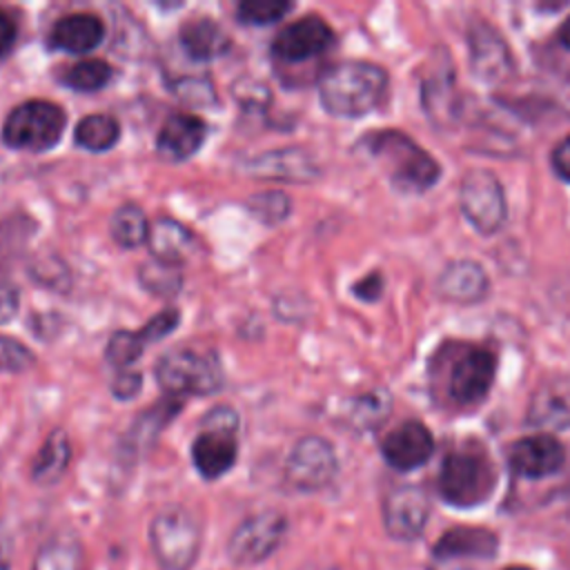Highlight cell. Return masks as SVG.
<instances>
[{
	"instance_id": "6da1fadb",
	"label": "cell",
	"mask_w": 570,
	"mask_h": 570,
	"mask_svg": "<svg viewBox=\"0 0 570 570\" xmlns=\"http://www.w3.org/2000/svg\"><path fill=\"white\" fill-rule=\"evenodd\" d=\"M497 372V358L476 343H448L434 358V390L448 405L474 407L485 401Z\"/></svg>"
},
{
	"instance_id": "f1b7e54d",
	"label": "cell",
	"mask_w": 570,
	"mask_h": 570,
	"mask_svg": "<svg viewBox=\"0 0 570 570\" xmlns=\"http://www.w3.org/2000/svg\"><path fill=\"white\" fill-rule=\"evenodd\" d=\"M109 232L111 238L125 247V249H134L138 245H142L149 238V223L145 212L134 205V203H125L120 205L114 214H111V223H109Z\"/></svg>"
},
{
	"instance_id": "f35d334b",
	"label": "cell",
	"mask_w": 570,
	"mask_h": 570,
	"mask_svg": "<svg viewBox=\"0 0 570 570\" xmlns=\"http://www.w3.org/2000/svg\"><path fill=\"white\" fill-rule=\"evenodd\" d=\"M352 292H354V296H358L365 303L376 301L381 296V292H383V276H381V272H370L365 278L356 281Z\"/></svg>"
},
{
	"instance_id": "83f0119b",
	"label": "cell",
	"mask_w": 570,
	"mask_h": 570,
	"mask_svg": "<svg viewBox=\"0 0 570 570\" xmlns=\"http://www.w3.org/2000/svg\"><path fill=\"white\" fill-rule=\"evenodd\" d=\"M73 138L87 151H107L118 142L120 125L107 114H89L76 125Z\"/></svg>"
},
{
	"instance_id": "d6a6232c",
	"label": "cell",
	"mask_w": 570,
	"mask_h": 570,
	"mask_svg": "<svg viewBox=\"0 0 570 570\" xmlns=\"http://www.w3.org/2000/svg\"><path fill=\"white\" fill-rule=\"evenodd\" d=\"M292 9V2L285 0H245L236 7V18L243 24L265 27L281 20Z\"/></svg>"
},
{
	"instance_id": "f546056e",
	"label": "cell",
	"mask_w": 570,
	"mask_h": 570,
	"mask_svg": "<svg viewBox=\"0 0 570 570\" xmlns=\"http://www.w3.org/2000/svg\"><path fill=\"white\" fill-rule=\"evenodd\" d=\"M138 281L147 292L156 296H174L183 285V272L180 265L151 258L140 265Z\"/></svg>"
},
{
	"instance_id": "d6986e66",
	"label": "cell",
	"mask_w": 570,
	"mask_h": 570,
	"mask_svg": "<svg viewBox=\"0 0 570 570\" xmlns=\"http://www.w3.org/2000/svg\"><path fill=\"white\" fill-rule=\"evenodd\" d=\"M528 423L537 428H570V376H552L543 381L528 405Z\"/></svg>"
},
{
	"instance_id": "52a82bcc",
	"label": "cell",
	"mask_w": 570,
	"mask_h": 570,
	"mask_svg": "<svg viewBox=\"0 0 570 570\" xmlns=\"http://www.w3.org/2000/svg\"><path fill=\"white\" fill-rule=\"evenodd\" d=\"M65 111L49 100H27L7 116L2 140L11 149L47 151L58 145L65 131Z\"/></svg>"
},
{
	"instance_id": "3957f363",
	"label": "cell",
	"mask_w": 570,
	"mask_h": 570,
	"mask_svg": "<svg viewBox=\"0 0 570 570\" xmlns=\"http://www.w3.org/2000/svg\"><path fill=\"white\" fill-rule=\"evenodd\" d=\"M361 142L387 169L394 187L401 191L421 194L430 189L441 176L439 163L403 131H370L361 138Z\"/></svg>"
},
{
	"instance_id": "e0dca14e",
	"label": "cell",
	"mask_w": 570,
	"mask_h": 570,
	"mask_svg": "<svg viewBox=\"0 0 570 570\" xmlns=\"http://www.w3.org/2000/svg\"><path fill=\"white\" fill-rule=\"evenodd\" d=\"M470 60L472 69L483 80H501L512 69V56L497 29L488 22H476L470 29Z\"/></svg>"
},
{
	"instance_id": "4316f807",
	"label": "cell",
	"mask_w": 570,
	"mask_h": 570,
	"mask_svg": "<svg viewBox=\"0 0 570 570\" xmlns=\"http://www.w3.org/2000/svg\"><path fill=\"white\" fill-rule=\"evenodd\" d=\"M183 399L167 394L160 399L154 407H149L134 425L129 432V450L140 452L154 443V439L160 434V430L180 412Z\"/></svg>"
},
{
	"instance_id": "5b68a950",
	"label": "cell",
	"mask_w": 570,
	"mask_h": 570,
	"mask_svg": "<svg viewBox=\"0 0 570 570\" xmlns=\"http://www.w3.org/2000/svg\"><path fill=\"white\" fill-rule=\"evenodd\" d=\"M200 546V521L183 505L163 508L149 523V550L163 570H191Z\"/></svg>"
},
{
	"instance_id": "74e56055",
	"label": "cell",
	"mask_w": 570,
	"mask_h": 570,
	"mask_svg": "<svg viewBox=\"0 0 570 570\" xmlns=\"http://www.w3.org/2000/svg\"><path fill=\"white\" fill-rule=\"evenodd\" d=\"M140 385H142V374L140 372L122 370L111 381V394L118 401H129V399H134L140 392Z\"/></svg>"
},
{
	"instance_id": "ab89813d",
	"label": "cell",
	"mask_w": 570,
	"mask_h": 570,
	"mask_svg": "<svg viewBox=\"0 0 570 570\" xmlns=\"http://www.w3.org/2000/svg\"><path fill=\"white\" fill-rule=\"evenodd\" d=\"M550 165H552L554 174H557L561 180L570 183V136H566V138L552 149V154H550Z\"/></svg>"
},
{
	"instance_id": "e575fe53",
	"label": "cell",
	"mask_w": 570,
	"mask_h": 570,
	"mask_svg": "<svg viewBox=\"0 0 570 570\" xmlns=\"http://www.w3.org/2000/svg\"><path fill=\"white\" fill-rule=\"evenodd\" d=\"M33 365V352L11 336H0V372H24Z\"/></svg>"
},
{
	"instance_id": "4dcf8cb0",
	"label": "cell",
	"mask_w": 570,
	"mask_h": 570,
	"mask_svg": "<svg viewBox=\"0 0 570 570\" xmlns=\"http://www.w3.org/2000/svg\"><path fill=\"white\" fill-rule=\"evenodd\" d=\"M114 76V69L109 62L100 58H87L67 69L62 76V82L76 91H98L102 89Z\"/></svg>"
},
{
	"instance_id": "1f68e13d",
	"label": "cell",
	"mask_w": 570,
	"mask_h": 570,
	"mask_svg": "<svg viewBox=\"0 0 570 570\" xmlns=\"http://www.w3.org/2000/svg\"><path fill=\"white\" fill-rule=\"evenodd\" d=\"M149 343L151 341L147 338L142 327L136 330V332H131V330L114 332L109 343H107V350H105L107 363L114 365V367H127V365H131L134 361H138L142 356V352Z\"/></svg>"
},
{
	"instance_id": "7402d4cb",
	"label": "cell",
	"mask_w": 570,
	"mask_h": 570,
	"mask_svg": "<svg viewBox=\"0 0 570 570\" xmlns=\"http://www.w3.org/2000/svg\"><path fill=\"white\" fill-rule=\"evenodd\" d=\"M105 24L94 13H69L51 29V47L67 53H87L102 42Z\"/></svg>"
},
{
	"instance_id": "603a6c76",
	"label": "cell",
	"mask_w": 570,
	"mask_h": 570,
	"mask_svg": "<svg viewBox=\"0 0 570 570\" xmlns=\"http://www.w3.org/2000/svg\"><path fill=\"white\" fill-rule=\"evenodd\" d=\"M147 243H149L154 258L174 263V265H183L196 252V238H194L191 229H187L178 220L165 218V216L156 218L149 225Z\"/></svg>"
},
{
	"instance_id": "5bb4252c",
	"label": "cell",
	"mask_w": 570,
	"mask_h": 570,
	"mask_svg": "<svg viewBox=\"0 0 570 570\" xmlns=\"http://www.w3.org/2000/svg\"><path fill=\"white\" fill-rule=\"evenodd\" d=\"M566 461L563 445L552 434H530L512 443L508 452L510 468L523 479H543L561 470Z\"/></svg>"
},
{
	"instance_id": "7bdbcfd3",
	"label": "cell",
	"mask_w": 570,
	"mask_h": 570,
	"mask_svg": "<svg viewBox=\"0 0 570 570\" xmlns=\"http://www.w3.org/2000/svg\"><path fill=\"white\" fill-rule=\"evenodd\" d=\"M430 570H472L468 563H456V561H439V559H432L430 563Z\"/></svg>"
},
{
	"instance_id": "9a60e30c",
	"label": "cell",
	"mask_w": 570,
	"mask_h": 570,
	"mask_svg": "<svg viewBox=\"0 0 570 570\" xmlns=\"http://www.w3.org/2000/svg\"><path fill=\"white\" fill-rule=\"evenodd\" d=\"M434 452V436L421 421H405L381 441L383 459L401 472L421 468Z\"/></svg>"
},
{
	"instance_id": "484cf974",
	"label": "cell",
	"mask_w": 570,
	"mask_h": 570,
	"mask_svg": "<svg viewBox=\"0 0 570 570\" xmlns=\"http://www.w3.org/2000/svg\"><path fill=\"white\" fill-rule=\"evenodd\" d=\"M31 570H82V543L71 532L47 539L31 563Z\"/></svg>"
},
{
	"instance_id": "ee69618b",
	"label": "cell",
	"mask_w": 570,
	"mask_h": 570,
	"mask_svg": "<svg viewBox=\"0 0 570 570\" xmlns=\"http://www.w3.org/2000/svg\"><path fill=\"white\" fill-rule=\"evenodd\" d=\"M559 42L570 51V18H566V22L559 27Z\"/></svg>"
},
{
	"instance_id": "cb8c5ba5",
	"label": "cell",
	"mask_w": 570,
	"mask_h": 570,
	"mask_svg": "<svg viewBox=\"0 0 570 570\" xmlns=\"http://www.w3.org/2000/svg\"><path fill=\"white\" fill-rule=\"evenodd\" d=\"M180 45L196 62H209L227 53L229 38L212 18H194L180 27Z\"/></svg>"
},
{
	"instance_id": "2e32d148",
	"label": "cell",
	"mask_w": 570,
	"mask_h": 570,
	"mask_svg": "<svg viewBox=\"0 0 570 570\" xmlns=\"http://www.w3.org/2000/svg\"><path fill=\"white\" fill-rule=\"evenodd\" d=\"M499 541L497 534L488 528L474 525H459L448 530L432 548V559L439 561H456V563H472L485 561L497 554Z\"/></svg>"
},
{
	"instance_id": "44dd1931",
	"label": "cell",
	"mask_w": 570,
	"mask_h": 570,
	"mask_svg": "<svg viewBox=\"0 0 570 570\" xmlns=\"http://www.w3.org/2000/svg\"><path fill=\"white\" fill-rule=\"evenodd\" d=\"M247 171L261 178H276V180H312L318 174V167L314 158L298 149V147H285V149H272L261 156H256Z\"/></svg>"
},
{
	"instance_id": "8fae6325",
	"label": "cell",
	"mask_w": 570,
	"mask_h": 570,
	"mask_svg": "<svg viewBox=\"0 0 570 570\" xmlns=\"http://www.w3.org/2000/svg\"><path fill=\"white\" fill-rule=\"evenodd\" d=\"M338 470L336 452L330 441L316 434L298 439L285 461V479L294 490L316 492L325 488Z\"/></svg>"
},
{
	"instance_id": "ac0fdd59",
	"label": "cell",
	"mask_w": 570,
	"mask_h": 570,
	"mask_svg": "<svg viewBox=\"0 0 570 570\" xmlns=\"http://www.w3.org/2000/svg\"><path fill=\"white\" fill-rule=\"evenodd\" d=\"M207 138V125L187 111L171 114L158 131L156 149L167 160H187L191 158Z\"/></svg>"
},
{
	"instance_id": "ba28073f",
	"label": "cell",
	"mask_w": 570,
	"mask_h": 570,
	"mask_svg": "<svg viewBox=\"0 0 570 570\" xmlns=\"http://www.w3.org/2000/svg\"><path fill=\"white\" fill-rule=\"evenodd\" d=\"M238 416L232 407H214L205 421L203 432L191 443V461L198 474L207 481L227 474L238 456L236 445Z\"/></svg>"
},
{
	"instance_id": "30bf717a",
	"label": "cell",
	"mask_w": 570,
	"mask_h": 570,
	"mask_svg": "<svg viewBox=\"0 0 570 570\" xmlns=\"http://www.w3.org/2000/svg\"><path fill=\"white\" fill-rule=\"evenodd\" d=\"M459 205L465 220L479 234H494L505 223L508 205L499 178L488 169H470L459 189Z\"/></svg>"
},
{
	"instance_id": "ffe728a7",
	"label": "cell",
	"mask_w": 570,
	"mask_h": 570,
	"mask_svg": "<svg viewBox=\"0 0 570 570\" xmlns=\"http://www.w3.org/2000/svg\"><path fill=\"white\" fill-rule=\"evenodd\" d=\"M490 281L485 269L474 261H454L439 274L436 289L452 303L472 305L488 294Z\"/></svg>"
},
{
	"instance_id": "d590c367",
	"label": "cell",
	"mask_w": 570,
	"mask_h": 570,
	"mask_svg": "<svg viewBox=\"0 0 570 570\" xmlns=\"http://www.w3.org/2000/svg\"><path fill=\"white\" fill-rule=\"evenodd\" d=\"M171 91L183 102H189V105H214L216 102L214 87L205 78H180V80L171 82Z\"/></svg>"
},
{
	"instance_id": "60d3db41",
	"label": "cell",
	"mask_w": 570,
	"mask_h": 570,
	"mask_svg": "<svg viewBox=\"0 0 570 570\" xmlns=\"http://www.w3.org/2000/svg\"><path fill=\"white\" fill-rule=\"evenodd\" d=\"M20 307V294L13 285L0 283V325L9 323Z\"/></svg>"
},
{
	"instance_id": "7c38bea8",
	"label": "cell",
	"mask_w": 570,
	"mask_h": 570,
	"mask_svg": "<svg viewBox=\"0 0 570 570\" xmlns=\"http://www.w3.org/2000/svg\"><path fill=\"white\" fill-rule=\"evenodd\" d=\"M430 517L428 494L419 485H396L383 499V523L392 539H416Z\"/></svg>"
},
{
	"instance_id": "836d02e7",
	"label": "cell",
	"mask_w": 570,
	"mask_h": 570,
	"mask_svg": "<svg viewBox=\"0 0 570 570\" xmlns=\"http://www.w3.org/2000/svg\"><path fill=\"white\" fill-rule=\"evenodd\" d=\"M247 207L254 218H258L267 225H274L289 216L292 203L283 191H263V194H254L247 200Z\"/></svg>"
},
{
	"instance_id": "d4e9b609",
	"label": "cell",
	"mask_w": 570,
	"mask_h": 570,
	"mask_svg": "<svg viewBox=\"0 0 570 570\" xmlns=\"http://www.w3.org/2000/svg\"><path fill=\"white\" fill-rule=\"evenodd\" d=\"M69 459H71V445H69L67 432L62 428L51 430L33 459L31 479L40 485L58 483L67 472Z\"/></svg>"
},
{
	"instance_id": "277c9868",
	"label": "cell",
	"mask_w": 570,
	"mask_h": 570,
	"mask_svg": "<svg viewBox=\"0 0 570 570\" xmlns=\"http://www.w3.org/2000/svg\"><path fill=\"white\" fill-rule=\"evenodd\" d=\"M497 488V468L479 445L454 448L445 454L439 472V492L454 508L485 503Z\"/></svg>"
},
{
	"instance_id": "8992f818",
	"label": "cell",
	"mask_w": 570,
	"mask_h": 570,
	"mask_svg": "<svg viewBox=\"0 0 570 570\" xmlns=\"http://www.w3.org/2000/svg\"><path fill=\"white\" fill-rule=\"evenodd\" d=\"M156 381L171 396H203L223 385V367L214 352L180 345L158 358Z\"/></svg>"
},
{
	"instance_id": "8d00e7d4",
	"label": "cell",
	"mask_w": 570,
	"mask_h": 570,
	"mask_svg": "<svg viewBox=\"0 0 570 570\" xmlns=\"http://www.w3.org/2000/svg\"><path fill=\"white\" fill-rule=\"evenodd\" d=\"M178 321H180V312L176 307H167L163 312H158L156 316H151L145 325H142V332L147 334V338L151 343L160 341L163 336L171 334L176 327H178Z\"/></svg>"
},
{
	"instance_id": "7a4b0ae2",
	"label": "cell",
	"mask_w": 570,
	"mask_h": 570,
	"mask_svg": "<svg viewBox=\"0 0 570 570\" xmlns=\"http://www.w3.org/2000/svg\"><path fill=\"white\" fill-rule=\"evenodd\" d=\"M387 94L383 67L365 60H343L323 71L318 98L325 111L338 118H361L374 111Z\"/></svg>"
},
{
	"instance_id": "bcb514c9",
	"label": "cell",
	"mask_w": 570,
	"mask_h": 570,
	"mask_svg": "<svg viewBox=\"0 0 570 570\" xmlns=\"http://www.w3.org/2000/svg\"><path fill=\"white\" fill-rule=\"evenodd\" d=\"M503 570H532V568H528V566H508Z\"/></svg>"
},
{
	"instance_id": "4fadbf2b",
	"label": "cell",
	"mask_w": 570,
	"mask_h": 570,
	"mask_svg": "<svg viewBox=\"0 0 570 570\" xmlns=\"http://www.w3.org/2000/svg\"><path fill=\"white\" fill-rule=\"evenodd\" d=\"M334 42L332 27L318 16H303L283 27L274 42L272 53L283 62H303L323 53Z\"/></svg>"
},
{
	"instance_id": "b9f144b4",
	"label": "cell",
	"mask_w": 570,
	"mask_h": 570,
	"mask_svg": "<svg viewBox=\"0 0 570 570\" xmlns=\"http://www.w3.org/2000/svg\"><path fill=\"white\" fill-rule=\"evenodd\" d=\"M16 38H18L16 18L9 11L0 9V60L13 49Z\"/></svg>"
},
{
	"instance_id": "9c48e42d",
	"label": "cell",
	"mask_w": 570,
	"mask_h": 570,
	"mask_svg": "<svg viewBox=\"0 0 570 570\" xmlns=\"http://www.w3.org/2000/svg\"><path fill=\"white\" fill-rule=\"evenodd\" d=\"M287 534V517L278 510H263L245 517L227 539V559L234 566H258L267 561Z\"/></svg>"
},
{
	"instance_id": "f6af8a7d",
	"label": "cell",
	"mask_w": 570,
	"mask_h": 570,
	"mask_svg": "<svg viewBox=\"0 0 570 570\" xmlns=\"http://www.w3.org/2000/svg\"><path fill=\"white\" fill-rule=\"evenodd\" d=\"M0 570H11V561H9V552L4 541L0 539Z\"/></svg>"
}]
</instances>
